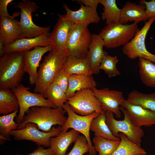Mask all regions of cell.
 I'll return each mask as SVG.
<instances>
[{"label": "cell", "mask_w": 155, "mask_h": 155, "mask_svg": "<svg viewBox=\"0 0 155 155\" xmlns=\"http://www.w3.org/2000/svg\"><path fill=\"white\" fill-rule=\"evenodd\" d=\"M66 113L63 107H32L26 113L22 122L17 129H22L27 123H33L37 125L39 129L49 132L53 125H63L67 119L65 116Z\"/></svg>", "instance_id": "obj_1"}, {"label": "cell", "mask_w": 155, "mask_h": 155, "mask_svg": "<svg viewBox=\"0 0 155 155\" xmlns=\"http://www.w3.org/2000/svg\"><path fill=\"white\" fill-rule=\"evenodd\" d=\"M68 56L66 51L53 49L45 56L38 70L35 92L44 94L57 74L62 69Z\"/></svg>", "instance_id": "obj_2"}, {"label": "cell", "mask_w": 155, "mask_h": 155, "mask_svg": "<svg viewBox=\"0 0 155 155\" xmlns=\"http://www.w3.org/2000/svg\"><path fill=\"white\" fill-rule=\"evenodd\" d=\"M24 52L6 53L0 58V89H13L22 81L24 73Z\"/></svg>", "instance_id": "obj_3"}, {"label": "cell", "mask_w": 155, "mask_h": 155, "mask_svg": "<svg viewBox=\"0 0 155 155\" xmlns=\"http://www.w3.org/2000/svg\"><path fill=\"white\" fill-rule=\"evenodd\" d=\"M139 30L136 23L123 24L119 22L107 24L98 35L103 40L104 46L115 48L127 43Z\"/></svg>", "instance_id": "obj_4"}, {"label": "cell", "mask_w": 155, "mask_h": 155, "mask_svg": "<svg viewBox=\"0 0 155 155\" xmlns=\"http://www.w3.org/2000/svg\"><path fill=\"white\" fill-rule=\"evenodd\" d=\"M120 108L124 115L123 119L117 120L113 113L106 111L105 114L107 125L114 136L119 137V133H123L131 142L140 146L142 138L144 135L143 130L133 123L123 107L120 106Z\"/></svg>", "instance_id": "obj_5"}, {"label": "cell", "mask_w": 155, "mask_h": 155, "mask_svg": "<svg viewBox=\"0 0 155 155\" xmlns=\"http://www.w3.org/2000/svg\"><path fill=\"white\" fill-rule=\"evenodd\" d=\"M29 87L20 84L11 90L16 96L19 105V112L16 117V123L20 125L23 121L26 113L31 108L35 106H47L57 108L44 94L32 93Z\"/></svg>", "instance_id": "obj_6"}, {"label": "cell", "mask_w": 155, "mask_h": 155, "mask_svg": "<svg viewBox=\"0 0 155 155\" xmlns=\"http://www.w3.org/2000/svg\"><path fill=\"white\" fill-rule=\"evenodd\" d=\"M14 7L20 10V22L22 29L21 38H34L50 33V26H39L32 21V14L39 8L35 3L29 0H22L18 2Z\"/></svg>", "instance_id": "obj_7"}, {"label": "cell", "mask_w": 155, "mask_h": 155, "mask_svg": "<svg viewBox=\"0 0 155 155\" xmlns=\"http://www.w3.org/2000/svg\"><path fill=\"white\" fill-rule=\"evenodd\" d=\"M63 108L67 113L68 117L63 125L61 126V131H67L69 128H72L82 133L88 142L90 148L89 155H95L96 153L91 141L90 131L92 121L100 113L95 112L89 115L82 116L75 113L67 103L63 105Z\"/></svg>", "instance_id": "obj_8"}, {"label": "cell", "mask_w": 155, "mask_h": 155, "mask_svg": "<svg viewBox=\"0 0 155 155\" xmlns=\"http://www.w3.org/2000/svg\"><path fill=\"white\" fill-rule=\"evenodd\" d=\"M155 20L153 17L145 22L141 29L127 43L123 46V53L130 59L143 58L155 63V55L148 51L145 44V39L151 26Z\"/></svg>", "instance_id": "obj_9"}, {"label": "cell", "mask_w": 155, "mask_h": 155, "mask_svg": "<svg viewBox=\"0 0 155 155\" xmlns=\"http://www.w3.org/2000/svg\"><path fill=\"white\" fill-rule=\"evenodd\" d=\"M92 38L88 27L74 24L67 40L66 51L68 55L80 58L87 57Z\"/></svg>", "instance_id": "obj_10"}, {"label": "cell", "mask_w": 155, "mask_h": 155, "mask_svg": "<svg viewBox=\"0 0 155 155\" xmlns=\"http://www.w3.org/2000/svg\"><path fill=\"white\" fill-rule=\"evenodd\" d=\"M76 113L82 116L90 115L95 112L103 111L101 104L95 96L92 90L79 91L67 98L66 102Z\"/></svg>", "instance_id": "obj_11"}, {"label": "cell", "mask_w": 155, "mask_h": 155, "mask_svg": "<svg viewBox=\"0 0 155 155\" xmlns=\"http://www.w3.org/2000/svg\"><path fill=\"white\" fill-rule=\"evenodd\" d=\"M61 126L53 127L49 132L39 130L37 125L33 123H27L22 129L11 131L9 135L15 140H27L35 143L38 146L50 147V138L56 136L61 131Z\"/></svg>", "instance_id": "obj_12"}, {"label": "cell", "mask_w": 155, "mask_h": 155, "mask_svg": "<svg viewBox=\"0 0 155 155\" xmlns=\"http://www.w3.org/2000/svg\"><path fill=\"white\" fill-rule=\"evenodd\" d=\"M92 90L100 103L104 111L112 112L117 118L121 117L120 105L125 100L122 92L108 88L99 89L95 88Z\"/></svg>", "instance_id": "obj_13"}, {"label": "cell", "mask_w": 155, "mask_h": 155, "mask_svg": "<svg viewBox=\"0 0 155 155\" xmlns=\"http://www.w3.org/2000/svg\"><path fill=\"white\" fill-rule=\"evenodd\" d=\"M52 50L51 45L42 47L37 46L32 50L24 52V70L29 76V84L35 85L37 79L38 69L42 57Z\"/></svg>", "instance_id": "obj_14"}, {"label": "cell", "mask_w": 155, "mask_h": 155, "mask_svg": "<svg viewBox=\"0 0 155 155\" xmlns=\"http://www.w3.org/2000/svg\"><path fill=\"white\" fill-rule=\"evenodd\" d=\"M120 106L124 109L133 123L136 126L141 127L155 125V112L132 104L125 99Z\"/></svg>", "instance_id": "obj_15"}, {"label": "cell", "mask_w": 155, "mask_h": 155, "mask_svg": "<svg viewBox=\"0 0 155 155\" xmlns=\"http://www.w3.org/2000/svg\"><path fill=\"white\" fill-rule=\"evenodd\" d=\"M59 19L54 28L49 34L51 46L52 49L66 51L69 35L74 24L70 20L58 15Z\"/></svg>", "instance_id": "obj_16"}, {"label": "cell", "mask_w": 155, "mask_h": 155, "mask_svg": "<svg viewBox=\"0 0 155 155\" xmlns=\"http://www.w3.org/2000/svg\"><path fill=\"white\" fill-rule=\"evenodd\" d=\"M80 5L78 10L73 11L69 9L66 4H63V7L66 13L62 15L63 17L74 24L82 25L87 27L91 23L100 22V19L96 9L86 7L81 3Z\"/></svg>", "instance_id": "obj_17"}, {"label": "cell", "mask_w": 155, "mask_h": 155, "mask_svg": "<svg viewBox=\"0 0 155 155\" xmlns=\"http://www.w3.org/2000/svg\"><path fill=\"white\" fill-rule=\"evenodd\" d=\"M50 33L43 34L34 38L17 40L11 44L5 46L4 55L16 52H24L37 46L44 47L50 45Z\"/></svg>", "instance_id": "obj_18"}, {"label": "cell", "mask_w": 155, "mask_h": 155, "mask_svg": "<svg viewBox=\"0 0 155 155\" xmlns=\"http://www.w3.org/2000/svg\"><path fill=\"white\" fill-rule=\"evenodd\" d=\"M22 29L20 21L14 18L0 17V40L4 46L21 38Z\"/></svg>", "instance_id": "obj_19"}, {"label": "cell", "mask_w": 155, "mask_h": 155, "mask_svg": "<svg viewBox=\"0 0 155 155\" xmlns=\"http://www.w3.org/2000/svg\"><path fill=\"white\" fill-rule=\"evenodd\" d=\"M80 133L72 129L69 131H61L56 136L50 139V147L54 155H66L69 146L75 142Z\"/></svg>", "instance_id": "obj_20"}, {"label": "cell", "mask_w": 155, "mask_h": 155, "mask_svg": "<svg viewBox=\"0 0 155 155\" xmlns=\"http://www.w3.org/2000/svg\"><path fill=\"white\" fill-rule=\"evenodd\" d=\"M104 42L98 34H92V38L90 44L88 54L93 74L100 72L99 66L105 51L103 50Z\"/></svg>", "instance_id": "obj_21"}, {"label": "cell", "mask_w": 155, "mask_h": 155, "mask_svg": "<svg viewBox=\"0 0 155 155\" xmlns=\"http://www.w3.org/2000/svg\"><path fill=\"white\" fill-rule=\"evenodd\" d=\"M139 4L129 1H127L121 9L119 22L126 24L129 22L138 23L147 20L144 4Z\"/></svg>", "instance_id": "obj_22"}, {"label": "cell", "mask_w": 155, "mask_h": 155, "mask_svg": "<svg viewBox=\"0 0 155 155\" xmlns=\"http://www.w3.org/2000/svg\"><path fill=\"white\" fill-rule=\"evenodd\" d=\"M62 69L71 75H92L89 61L88 57L80 58L69 55Z\"/></svg>", "instance_id": "obj_23"}, {"label": "cell", "mask_w": 155, "mask_h": 155, "mask_svg": "<svg viewBox=\"0 0 155 155\" xmlns=\"http://www.w3.org/2000/svg\"><path fill=\"white\" fill-rule=\"evenodd\" d=\"M96 83L92 75L72 74L70 75L66 93L67 98L73 96L77 92L83 90H92Z\"/></svg>", "instance_id": "obj_24"}, {"label": "cell", "mask_w": 155, "mask_h": 155, "mask_svg": "<svg viewBox=\"0 0 155 155\" xmlns=\"http://www.w3.org/2000/svg\"><path fill=\"white\" fill-rule=\"evenodd\" d=\"M126 100L132 104L155 112V93L146 94L133 90L129 94Z\"/></svg>", "instance_id": "obj_25"}, {"label": "cell", "mask_w": 155, "mask_h": 155, "mask_svg": "<svg viewBox=\"0 0 155 155\" xmlns=\"http://www.w3.org/2000/svg\"><path fill=\"white\" fill-rule=\"evenodd\" d=\"M105 112L103 111L94 118L91 123L90 130L94 132L95 136L104 138L108 140L118 141L119 137L112 134L106 121Z\"/></svg>", "instance_id": "obj_26"}, {"label": "cell", "mask_w": 155, "mask_h": 155, "mask_svg": "<svg viewBox=\"0 0 155 155\" xmlns=\"http://www.w3.org/2000/svg\"><path fill=\"white\" fill-rule=\"evenodd\" d=\"M19 108L18 99L9 89H0V114L5 115Z\"/></svg>", "instance_id": "obj_27"}, {"label": "cell", "mask_w": 155, "mask_h": 155, "mask_svg": "<svg viewBox=\"0 0 155 155\" xmlns=\"http://www.w3.org/2000/svg\"><path fill=\"white\" fill-rule=\"evenodd\" d=\"M138 65L143 83L147 86L155 88V63L146 59L139 58Z\"/></svg>", "instance_id": "obj_28"}, {"label": "cell", "mask_w": 155, "mask_h": 155, "mask_svg": "<svg viewBox=\"0 0 155 155\" xmlns=\"http://www.w3.org/2000/svg\"><path fill=\"white\" fill-rule=\"evenodd\" d=\"M100 4L104 6L101 18L107 24L119 22L121 9L118 7L116 0H100Z\"/></svg>", "instance_id": "obj_29"}, {"label": "cell", "mask_w": 155, "mask_h": 155, "mask_svg": "<svg viewBox=\"0 0 155 155\" xmlns=\"http://www.w3.org/2000/svg\"><path fill=\"white\" fill-rule=\"evenodd\" d=\"M120 143L117 148L111 155H139L146 154V151L140 146L131 142L125 135L118 134Z\"/></svg>", "instance_id": "obj_30"}, {"label": "cell", "mask_w": 155, "mask_h": 155, "mask_svg": "<svg viewBox=\"0 0 155 155\" xmlns=\"http://www.w3.org/2000/svg\"><path fill=\"white\" fill-rule=\"evenodd\" d=\"M94 147L98 155H111L119 146L120 140L113 141L95 136L93 138Z\"/></svg>", "instance_id": "obj_31"}, {"label": "cell", "mask_w": 155, "mask_h": 155, "mask_svg": "<svg viewBox=\"0 0 155 155\" xmlns=\"http://www.w3.org/2000/svg\"><path fill=\"white\" fill-rule=\"evenodd\" d=\"M18 110L8 114L0 117V138L3 142L10 140L9 133L12 130L17 129L18 125L14 119L17 116Z\"/></svg>", "instance_id": "obj_32"}, {"label": "cell", "mask_w": 155, "mask_h": 155, "mask_svg": "<svg viewBox=\"0 0 155 155\" xmlns=\"http://www.w3.org/2000/svg\"><path fill=\"white\" fill-rule=\"evenodd\" d=\"M43 94L56 107H63L67 101L66 93L58 85L53 83L48 87Z\"/></svg>", "instance_id": "obj_33"}, {"label": "cell", "mask_w": 155, "mask_h": 155, "mask_svg": "<svg viewBox=\"0 0 155 155\" xmlns=\"http://www.w3.org/2000/svg\"><path fill=\"white\" fill-rule=\"evenodd\" d=\"M119 60L117 56H111L105 51L100 63L99 69L103 70L109 78H112L121 74L117 65Z\"/></svg>", "instance_id": "obj_34"}, {"label": "cell", "mask_w": 155, "mask_h": 155, "mask_svg": "<svg viewBox=\"0 0 155 155\" xmlns=\"http://www.w3.org/2000/svg\"><path fill=\"white\" fill-rule=\"evenodd\" d=\"M88 142L84 135H79L71 151L67 155H83L89 152Z\"/></svg>", "instance_id": "obj_35"}, {"label": "cell", "mask_w": 155, "mask_h": 155, "mask_svg": "<svg viewBox=\"0 0 155 155\" xmlns=\"http://www.w3.org/2000/svg\"><path fill=\"white\" fill-rule=\"evenodd\" d=\"M70 75L62 69L57 74L53 83L58 85L66 93L68 87L69 80Z\"/></svg>", "instance_id": "obj_36"}, {"label": "cell", "mask_w": 155, "mask_h": 155, "mask_svg": "<svg viewBox=\"0 0 155 155\" xmlns=\"http://www.w3.org/2000/svg\"><path fill=\"white\" fill-rule=\"evenodd\" d=\"M140 2L145 6V12L147 20L155 17V0L149 1L141 0Z\"/></svg>", "instance_id": "obj_37"}, {"label": "cell", "mask_w": 155, "mask_h": 155, "mask_svg": "<svg viewBox=\"0 0 155 155\" xmlns=\"http://www.w3.org/2000/svg\"><path fill=\"white\" fill-rule=\"evenodd\" d=\"M13 0H0V16L8 18H15V16L18 14V13L11 16L8 13L7 7L8 5L13 1Z\"/></svg>", "instance_id": "obj_38"}, {"label": "cell", "mask_w": 155, "mask_h": 155, "mask_svg": "<svg viewBox=\"0 0 155 155\" xmlns=\"http://www.w3.org/2000/svg\"><path fill=\"white\" fill-rule=\"evenodd\" d=\"M15 155H22L17 154ZM27 155H54V152L50 148H44L42 146L38 147L32 152Z\"/></svg>", "instance_id": "obj_39"}, {"label": "cell", "mask_w": 155, "mask_h": 155, "mask_svg": "<svg viewBox=\"0 0 155 155\" xmlns=\"http://www.w3.org/2000/svg\"><path fill=\"white\" fill-rule=\"evenodd\" d=\"M77 1L86 7L96 9L98 5L100 4V0H80Z\"/></svg>", "instance_id": "obj_40"}, {"label": "cell", "mask_w": 155, "mask_h": 155, "mask_svg": "<svg viewBox=\"0 0 155 155\" xmlns=\"http://www.w3.org/2000/svg\"><path fill=\"white\" fill-rule=\"evenodd\" d=\"M5 46L3 42L0 40V57L4 55V51Z\"/></svg>", "instance_id": "obj_41"}, {"label": "cell", "mask_w": 155, "mask_h": 155, "mask_svg": "<svg viewBox=\"0 0 155 155\" xmlns=\"http://www.w3.org/2000/svg\"><path fill=\"white\" fill-rule=\"evenodd\" d=\"M146 155V154H140V155Z\"/></svg>", "instance_id": "obj_42"}, {"label": "cell", "mask_w": 155, "mask_h": 155, "mask_svg": "<svg viewBox=\"0 0 155 155\" xmlns=\"http://www.w3.org/2000/svg\"></svg>", "instance_id": "obj_43"}]
</instances>
